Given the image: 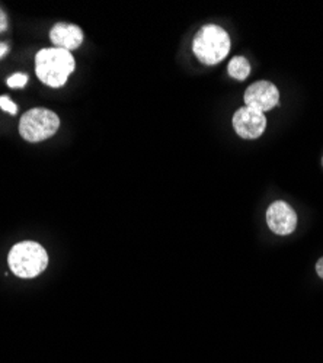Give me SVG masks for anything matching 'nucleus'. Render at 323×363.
Masks as SVG:
<instances>
[{
  "label": "nucleus",
  "mask_w": 323,
  "mask_h": 363,
  "mask_svg": "<svg viewBox=\"0 0 323 363\" xmlns=\"http://www.w3.org/2000/svg\"><path fill=\"white\" fill-rule=\"evenodd\" d=\"M6 29H8V16L2 9H0V34L5 33Z\"/></svg>",
  "instance_id": "12"
},
{
  "label": "nucleus",
  "mask_w": 323,
  "mask_h": 363,
  "mask_svg": "<svg viewBox=\"0 0 323 363\" xmlns=\"http://www.w3.org/2000/svg\"><path fill=\"white\" fill-rule=\"evenodd\" d=\"M316 272H317V275L323 279V257L319 259V262L316 263Z\"/></svg>",
  "instance_id": "13"
},
{
  "label": "nucleus",
  "mask_w": 323,
  "mask_h": 363,
  "mask_svg": "<svg viewBox=\"0 0 323 363\" xmlns=\"http://www.w3.org/2000/svg\"><path fill=\"white\" fill-rule=\"evenodd\" d=\"M50 40L54 44V48H60L72 51L80 47L83 43L82 29L72 23H57L53 26L50 33Z\"/></svg>",
  "instance_id": "8"
},
{
  "label": "nucleus",
  "mask_w": 323,
  "mask_h": 363,
  "mask_svg": "<svg viewBox=\"0 0 323 363\" xmlns=\"http://www.w3.org/2000/svg\"><path fill=\"white\" fill-rule=\"evenodd\" d=\"M230 45V37L223 28L205 25L194 37L192 51L202 65L214 66L227 57Z\"/></svg>",
  "instance_id": "2"
},
{
  "label": "nucleus",
  "mask_w": 323,
  "mask_h": 363,
  "mask_svg": "<svg viewBox=\"0 0 323 363\" xmlns=\"http://www.w3.org/2000/svg\"><path fill=\"white\" fill-rule=\"evenodd\" d=\"M60 127L57 113L45 108H35L22 115L19 121V134L29 143H40L53 137Z\"/></svg>",
  "instance_id": "4"
},
{
  "label": "nucleus",
  "mask_w": 323,
  "mask_h": 363,
  "mask_svg": "<svg viewBox=\"0 0 323 363\" xmlns=\"http://www.w3.org/2000/svg\"><path fill=\"white\" fill-rule=\"evenodd\" d=\"M233 128L245 140L261 137L267 128V118L262 112L243 106L233 115Z\"/></svg>",
  "instance_id": "6"
},
{
  "label": "nucleus",
  "mask_w": 323,
  "mask_h": 363,
  "mask_svg": "<svg viewBox=\"0 0 323 363\" xmlns=\"http://www.w3.org/2000/svg\"><path fill=\"white\" fill-rule=\"evenodd\" d=\"M227 70H229V74L233 79L245 80L249 76V73H251V65H249V62H248L245 57L238 55V57H233L230 60Z\"/></svg>",
  "instance_id": "9"
},
{
  "label": "nucleus",
  "mask_w": 323,
  "mask_h": 363,
  "mask_svg": "<svg viewBox=\"0 0 323 363\" xmlns=\"http://www.w3.org/2000/svg\"><path fill=\"white\" fill-rule=\"evenodd\" d=\"M28 82V76L22 74V73H16L12 77L8 79V86L12 89H18V87H23Z\"/></svg>",
  "instance_id": "10"
},
{
  "label": "nucleus",
  "mask_w": 323,
  "mask_h": 363,
  "mask_svg": "<svg viewBox=\"0 0 323 363\" xmlns=\"http://www.w3.org/2000/svg\"><path fill=\"white\" fill-rule=\"evenodd\" d=\"M322 163H323V160H322Z\"/></svg>",
  "instance_id": "15"
},
{
  "label": "nucleus",
  "mask_w": 323,
  "mask_h": 363,
  "mask_svg": "<svg viewBox=\"0 0 323 363\" xmlns=\"http://www.w3.org/2000/svg\"><path fill=\"white\" fill-rule=\"evenodd\" d=\"M8 45L5 43H0V58H2L8 52Z\"/></svg>",
  "instance_id": "14"
},
{
  "label": "nucleus",
  "mask_w": 323,
  "mask_h": 363,
  "mask_svg": "<svg viewBox=\"0 0 323 363\" xmlns=\"http://www.w3.org/2000/svg\"><path fill=\"white\" fill-rule=\"evenodd\" d=\"M8 263L16 277L31 279L41 275L47 269L48 255L45 249L35 241H22L11 249Z\"/></svg>",
  "instance_id": "3"
},
{
  "label": "nucleus",
  "mask_w": 323,
  "mask_h": 363,
  "mask_svg": "<svg viewBox=\"0 0 323 363\" xmlns=\"http://www.w3.org/2000/svg\"><path fill=\"white\" fill-rule=\"evenodd\" d=\"M75 70V58L70 51L44 48L35 57L38 79L50 87H62Z\"/></svg>",
  "instance_id": "1"
},
{
  "label": "nucleus",
  "mask_w": 323,
  "mask_h": 363,
  "mask_svg": "<svg viewBox=\"0 0 323 363\" xmlns=\"http://www.w3.org/2000/svg\"><path fill=\"white\" fill-rule=\"evenodd\" d=\"M0 108L11 115H15L18 112V106L8 96H0Z\"/></svg>",
  "instance_id": "11"
},
{
  "label": "nucleus",
  "mask_w": 323,
  "mask_h": 363,
  "mask_svg": "<svg viewBox=\"0 0 323 363\" xmlns=\"http://www.w3.org/2000/svg\"><path fill=\"white\" fill-rule=\"evenodd\" d=\"M245 104L259 112L274 109L280 104V92L275 84L267 80H261L251 84L245 92Z\"/></svg>",
  "instance_id": "5"
},
{
  "label": "nucleus",
  "mask_w": 323,
  "mask_h": 363,
  "mask_svg": "<svg viewBox=\"0 0 323 363\" xmlns=\"http://www.w3.org/2000/svg\"><path fill=\"white\" fill-rule=\"evenodd\" d=\"M267 224L278 235H290L297 227V214L287 202L277 201L267 209Z\"/></svg>",
  "instance_id": "7"
}]
</instances>
